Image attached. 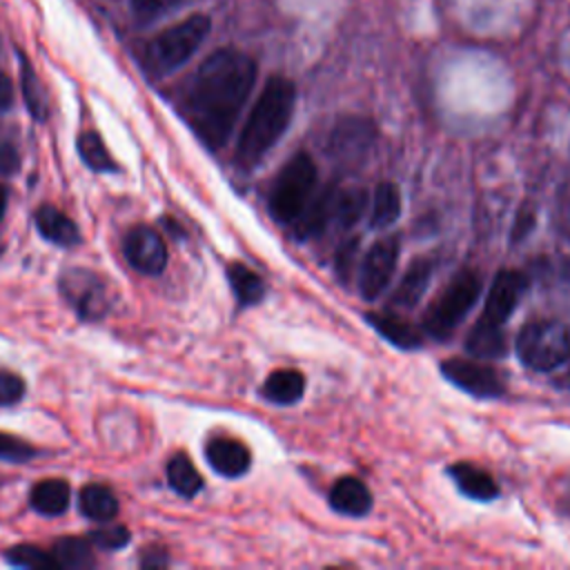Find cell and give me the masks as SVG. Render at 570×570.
Listing matches in <instances>:
<instances>
[{"instance_id": "obj_1", "label": "cell", "mask_w": 570, "mask_h": 570, "mask_svg": "<svg viewBox=\"0 0 570 570\" xmlns=\"http://www.w3.org/2000/svg\"><path fill=\"white\" fill-rule=\"evenodd\" d=\"M254 82L256 62L238 49H216L200 62L185 91L183 114L209 149L227 142Z\"/></svg>"}, {"instance_id": "obj_2", "label": "cell", "mask_w": 570, "mask_h": 570, "mask_svg": "<svg viewBox=\"0 0 570 570\" xmlns=\"http://www.w3.org/2000/svg\"><path fill=\"white\" fill-rule=\"evenodd\" d=\"M296 102V87L283 76H272L254 102L236 145V163L252 169L285 134Z\"/></svg>"}, {"instance_id": "obj_3", "label": "cell", "mask_w": 570, "mask_h": 570, "mask_svg": "<svg viewBox=\"0 0 570 570\" xmlns=\"http://www.w3.org/2000/svg\"><path fill=\"white\" fill-rule=\"evenodd\" d=\"M212 29V20L205 13H191L180 22L156 33L142 51V69L151 78H165L183 67L203 45Z\"/></svg>"}, {"instance_id": "obj_4", "label": "cell", "mask_w": 570, "mask_h": 570, "mask_svg": "<svg viewBox=\"0 0 570 570\" xmlns=\"http://www.w3.org/2000/svg\"><path fill=\"white\" fill-rule=\"evenodd\" d=\"M316 163L305 154H294L278 171L269 191V214L278 223H294L316 189Z\"/></svg>"}, {"instance_id": "obj_5", "label": "cell", "mask_w": 570, "mask_h": 570, "mask_svg": "<svg viewBox=\"0 0 570 570\" xmlns=\"http://www.w3.org/2000/svg\"><path fill=\"white\" fill-rule=\"evenodd\" d=\"M481 294V276L472 269L459 272L436 301L423 314V330L439 341H445L468 316Z\"/></svg>"}, {"instance_id": "obj_6", "label": "cell", "mask_w": 570, "mask_h": 570, "mask_svg": "<svg viewBox=\"0 0 570 570\" xmlns=\"http://www.w3.org/2000/svg\"><path fill=\"white\" fill-rule=\"evenodd\" d=\"M514 347L523 365L548 372L570 358V330L561 321H532L521 327Z\"/></svg>"}, {"instance_id": "obj_7", "label": "cell", "mask_w": 570, "mask_h": 570, "mask_svg": "<svg viewBox=\"0 0 570 570\" xmlns=\"http://www.w3.org/2000/svg\"><path fill=\"white\" fill-rule=\"evenodd\" d=\"M399 261V238L396 236H385L379 238L365 254L358 272V287L361 296L365 301L379 298L385 287L392 281V274L396 269Z\"/></svg>"}, {"instance_id": "obj_8", "label": "cell", "mask_w": 570, "mask_h": 570, "mask_svg": "<svg viewBox=\"0 0 570 570\" xmlns=\"http://www.w3.org/2000/svg\"><path fill=\"white\" fill-rule=\"evenodd\" d=\"M60 289L69 305L76 307V312L82 318H98L109 307L107 296V283L87 269H69L60 278Z\"/></svg>"}, {"instance_id": "obj_9", "label": "cell", "mask_w": 570, "mask_h": 570, "mask_svg": "<svg viewBox=\"0 0 570 570\" xmlns=\"http://www.w3.org/2000/svg\"><path fill=\"white\" fill-rule=\"evenodd\" d=\"M441 372L450 383H454L456 387L465 390L472 396L492 399V396H501L505 390L499 372L476 361L450 358L441 363Z\"/></svg>"}, {"instance_id": "obj_10", "label": "cell", "mask_w": 570, "mask_h": 570, "mask_svg": "<svg viewBox=\"0 0 570 570\" xmlns=\"http://www.w3.org/2000/svg\"><path fill=\"white\" fill-rule=\"evenodd\" d=\"M122 254L134 269L147 276L160 274L167 265V247L163 236L147 225H136L127 232L122 240Z\"/></svg>"}, {"instance_id": "obj_11", "label": "cell", "mask_w": 570, "mask_h": 570, "mask_svg": "<svg viewBox=\"0 0 570 570\" xmlns=\"http://www.w3.org/2000/svg\"><path fill=\"white\" fill-rule=\"evenodd\" d=\"M374 140V125L367 118L361 116H347L341 118L330 138H327V151L341 160V163H356L361 160Z\"/></svg>"}, {"instance_id": "obj_12", "label": "cell", "mask_w": 570, "mask_h": 570, "mask_svg": "<svg viewBox=\"0 0 570 570\" xmlns=\"http://www.w3.org/2000/svg\"><path fill=\"white\" fill-rule=\"evenodd\" d=\"M525 276L514 269H501L488 292L483 314L479 318L492 323V325H503V321L514 312L521 294L525 292Z\"/></svg>"}, {"instance_id": "obj_13", "label": "cell", "mask_w": 570, "mask_h": 570, "mask_svg": "<svg viewBox=\"0 0 570 570\" xmlns=\"http://www.w3.org/2000/svg\"><path fill=\"white\" fill-rule=\"evenodd\" d=\"M205 456H207V463L218 474L229 476V479H236V476L245 474L249 470V463H252L249 450L240 441L229 439V436L212 439L205 448Z\"/></svg>"}, {"instance_id": "obj_14", "label": "cell", "mask_w": 570, "mask_h": 570, "mask_svg": "<svg viewBox=\"0 0 570 570\" xmlns=\"http://www.w3.org/2000/svg\"><path fill=\"white\" fill-rule=\"evenodd\" d=\"M330 505L345 517H365L372 508V494L361 479L341 476L330 490Z\"/></svg>"}, {"instance_id": "obj_15", "label": "cell", "mask_w": 570, "mask_h": 570, "mask_svg": "<svg viewBox=\"0 0 570 570\" xmlns=\"http://www.w3.org/2000/svg\"><path fill=\"white\" fill-rule=\"evenodd\" d=\"M334 196H336V185H327V187H323V191H318L309 198L303 214L294 220L296 238L318 236L327 227V223H332Z\"/></svg>"}, {"instance_id": "obj_16", "label": "cell", "mask_w": 570, "mask_h": 570, "mask_svg": "<svg viewBox=\"0 0 570 570\" xmlns=\"http://www.w3.org/2000/svg\"><path fill=\"white\" fill-rule=\"evenodd\" d=\"M430 278H432V261L430 258L412 261V265L405 269L399 287L390 298L392 307H401V309L414 307L423 298L430 285Z\"/></svg>"}, {"instance_id": "obj_17", "label": "cell", "mask_w": 570, "mask_h": 570, "mask_svg": "<svg viewBox=\"0 0 570 570\" xmlns=\"http://www.w3.org/2000/svg\"><path fill=\"white\" fill-rule=\"evenodd\" d=\"M33 220H36L38 232L56 245L71 247L80 240V232H78L76 223L53 205L38 207L36 214H33Z\"/></svg>"}, {"instance_id": "obj_18", "label": "cell", "mask_w": 570, "mask_h": 570, "mask_svg": "<svg viewBox=\"0 0 570 570\" xmlns=\"http://www.w3.org/2000/svg\"><path fill=\"white\" fill-rule=\"evenodd\" d=\"M365 321L383 338H387L392 345H396L401 350H416L421 345V332L414 325H410L407 321H403L401 316H394L387 312H370V314H365Z\"/></svg>"}, {"instance_id": "obj_19", "label": "cell", "mask_w": 570, "mask_h": 570, "mask_svg": "<svg viewBox=\"0 0 570 570\" xmlns=\"http://www.w3.org/2000/svg\"><path fill=\"white\" fill-rule=\"evenodd\" d=\"M450 474L465 497H472L476 501H490L499 494L497 481L485 470L472 463H456L450 468Z\"/></svg>"}, {"instance_id": "obj_20", "label": "cell", "mask_w": 570, "mask_h": 570, "mask_svg": "<svg viewBox=\"0 0 570 570\" xmlns=\"http://www.w3.org/2000/svg\"><path fill=\"white\" fill-rule=\"evenodd\" d=\"M465 350L476 358H499L505 354V334L501 325H492L483 318L474 323L468 334Z\"/></svg>"}, {"instance_id": "obj_21", "label": "cell", "mask_w": 570, "mask_h": 570, "mask_svg": "<svg viewBox=\"0 0 570 570\" xmlns=\"http://www.w3.org/2000/svg\"><path fill=\"white\" fill-rule=\"evenodd\" d=\"M305 392V379L298 370H276L267 376V381L263 383V396L272 403L278 405H292L296 403Z\"/></svg>"}, {"instance_id": "obj_22", "label": "cell", "mask_w": 570, "mask_h": 570, "mask_svg": "<svg viewBox=\"0 0 570 570\" xmlns=\"http://www.w3.org/2000/svg\"><path fill=\"white\" fill-rule=\"evenodd\" d=\"M31 508L40 514L56 517L69 508V485L62 479H45L31 488Z\"/></svg>"}, {"instance_id": "obj_23", "label": "cell", "mask_w": 570, "mask_h": 570, "mask_svg": "<svg viewBox=\"0 0 570 570\" xmlns=\"http://www.w3.org/2000/svg\"><path fill=\"white\" fill-rule=\"evenodd\" d=\"M78 505H80V512L94 521H109L118 512L116 494L107 485H100V483L85 485L80 490Z\"/></svg>"}, {"instance_id": "obj_24", "label": "cell", "mask_w": 570, "mask_h": 570, "mask_svg": "<svg viewBox=\"0 0 570 570\" xmlns=\"http://www.w3.org/2000/svg\"><path fill=\"white\" fill-rule=\"evenodd\" d=\"M401 214V194L394 183H379L372 198V214L370 225L376 229L390 227Z\"/></svg>"}, {"instance_id": "obj_25", "label": "cell", "mask_w": 570, "mask_h": 570, "mask_svg": "<svg viewBox=\"0 0 570 570\" xmlns=\"http://www.w3.org/2000/svg\"><path fill=\"white\" fill-rule=\"evenodd\" d=\"M365 203H367V194L361 187H347V189H336L334 196V209H332V220L343 227L350 229L365 212Z\"/></svg>"}, {"instance_id": "obj_26", "label": "cell", "mask_w": 570, "mask_h": 570, "mask_svg": "<svg viewBox=\"0 0 570 570\" xmlns=\"http://www.w3.org/2000/svg\"><path fill=\"white\" fill-rule=\"evenodd\" d=\"M227 276H229L232 289L240 305H256L265 296L263 278L256 272H252L249 267L234 263V265H229Z\"/></svg>"}, {"instance_id": "obj_27", "label": "cell", "mask_w": 570, "mask_h": 570, "mask_svg": "<svg viewBox=\"0 0 570 570\" xmlns=\"http://www.w3.org/2000/svg\"><path fill=\"white\" fill-rule=\"evenodd\" d=\"M167 481L169 485L183 494V497H194L203 488V479L198 470L194 468L191 459L187 454H176L167 463Z\"/></svg>"}, {"instance_id": "obj_28", "label": "cell", "mask_w": 570, "mask_h": 570, "mask_svg": "<svg viewBox=\"0 0 570 570\" xmlns=\"http://www.w3.org/2000/svg\"><path fill=\"white\" fill-rule=\"evenodd\" d=\"M51 557L56 561V568H89L94 566V552L85 539L67 537L58 539L53 543Z\"/></svg>"}, {"instance_id": "obj_29", "label": "cell", "mask_w": 570, "mask_h": 570, "mask_svg": "<svg viewBox=\"0 0 570 570\" xmlns=\"http://www.w3.org/2000/svg\"><path fill=\"white\" fill-rule=\"evenodd\" d=\"M20 60H22L20 62V67H22V71H20V87H22V98L27 102V109H29V114L33 118L45 120V116H47V100H45L42 85H40L36 71L31 69L29 60L24 56H20Z\"/></svg>"}, {"instance_id": "obj_30", "label": "cell", "mask_w": 570, "mask_h": 570, "mask_svg": "<svg viewBox=\"0 0 570 570\" xmlns=\"http://www.w3.org/2000/svg\"><path fill=\"white\" fill-rule=\"evenodd\" d=\"M78 151H80L82 160L96 171H114L116 169L111 154L107 151L102 138L96 131H85L78 136Z\"/></svg>"}, {"instance_id": "obj_31", "label": "cell", "mask_w": 570, "mask_h": 570, "mask_svg": "<svg viewBox=\"0 0 570 570\" xmlns=\"http://www.w3.org/2000/svg\"><path fill=\"white\" fill-rule=\"evenodd\" d=\"M4 557L11 566H18V568H56V561H53L51 552H45L38 546H31V543L13 546V548L7 550Z\"/></svg>"}, {"instance_id": "obj_32", "label": "cell", "mask_w": 570, "mask_h": 570, "mask_svg": "<svg viewBox=\"0 0 570 570\" xmlns=\"http://www.w3.org/2000/svg\"><path fill=\"white\" fill-rule=\"evenodd\" d=\"M183 0H129L131 13L138 22H154L176 9Z\"/></svg>"}, {"instance_id": "obj_33", "label": "cell", "mask_w": 570, "mask_h": 570, "mask_svg": "<svg viewBox=\"0 0 570 570\" xmlns=\"http://www.w3.org/2000/svg\"><path fill=\"white\" fill-rule=\"evenodd\" d=\"M358 252V238H347L341 243V247L336 249V258H334V267H336V276L347 283L352 278L354 272V258Z\"/></svg>"}, {"instance_id": "obj_34", "label": "cell", "mask_w": 570, "mask_h": 570, "mask_svg": "<svg viewBox=\"0 0 570 570\" xmlns=\"http://www.w3.org/2000/svg\"><path fill=\"white\" fill-rule=\"evenodd\" d=\"M89 539L102 550H116L129 541V530L122 525H107L89 532Z\"/></svg>"}, {"instance_id": "obj_35", "label": "cell", "mask_w": 570, "mask_h": 570, "mask_svg": "<svg viewBox=\"0 0 570 570\" xmlns=\"http://www.w3.org/2000/svg\"><path fill=\"white\" fill-rule=\"evenodd\" d=\"M31 456H33V450L24 441H20V439H16L11 434L0 432V459L13 461V463H22V461H27Z\"/></svg>"}, {"instance_id": "obj_36", "label": "cell", "mask_w": 570, "mask_h": 570, "mask_svg": "<svg viewBox=\"0 0 570 570\" xmlns=\"http://www.w3.org/2000/svg\"><path fill=\"white\" fill-rule=\"evenodd\" d=\"M22 394H24V381L13 372L2 370L0 372V405H13L22 399Z\"/></svg>"}, {"instance_id": "obj_37", "label": "cell", "mask_w": 570, "mask_h": 570, "mask_svg": "<svg viewBox=\"0 0 570 570\" xmlns=\"http://www.w3.org/2000/svg\"><path fill=\"white\" fill-rule=\"evenodd\" d=\"M534 223H537L534 207L530 203H523L521 209L517 212V218H514V225H512V243L523 240L532 232Z\"/></svg>"}, {"instance_id": "obj_38", "label": "cell", "mask_w": 570, "mask_h": 570, "mask_svg": "<svg viewBox=\"0 0 570 570\" xmlns=\"http://www.w3.org/2000/svg\"><path fill=\"white\" fill-rule=\"evenodd\" d=\"M13 102V82L7 73L0 71V111H7Z\"/></svg>"}, {"instance_id": "obj_39", "label": "cell", "mask_w": 570, "mask_h": 570, "mask_svg": "<svg viewBox=\"0 0 570 570\" xmlns=\"http://www.w3.org/2000/svg\"><path fill=\"white\" fill-rule=\"evenodd\" d=\"M18 165V158L13 154L11 147H0V174H9L13 171Z\"/></svg>"}, {"instance_id": "obj_40", "label": "cell", "mask_w": 570, "mask_h": 570, "mask_svg": "<svg viewBox=\"0 0 570 570\" xmlns=\"http://www.w3.org/2000/svg\"><path fill=\"white\" fill-rule=\"evenodd\" d=\"M7 200H9V196H7V187L0 183V218L4 216V209H7Z\"/></svg>"}, {"instance_id": "obj_41", "label": "cell", "mask_w": 570, "mask_h": 570, "mask_svg": "<svg viewBox=\"0 0 570 570\" xmlns=\"http://www.w3.org/2000/svg\"><path fill=\"white\" fill-rule=\"evenodd\" d=\"M0 254H2V245H0Z\"/></svg>"}]
</instances>
